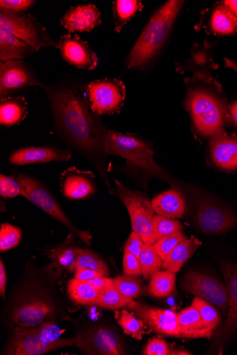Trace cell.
<instances>
[{
    "label": "cell",
    "instance_id": "1",
    "mask_svg": "<svg viewBox=\"0 0 237 355\" xmlns=\"http://www.w3.org/2000/svg\"><path fill=\"white\" fill-rule=\"evenodd\" d=\"M56 121L61 132L80 148L94 153L104 150V135L88 105L74 88H61L50 92Z\"/></svg>",
    "mask_w": 237,
    "mask_h": 355
},
{
    "label": "cell",
    "instance_id": "2",
    "mask_svg": "<svg viewBox=\"0 0 237 355\" xmlns=\"http://www.w3.org/2000/svg\"><path fill=\"white\" fill-rule=\"evenodd\" d=\"M186 107L198 135L213 139L224 132L227 108L221 96V87L212 77L193 76L185 80Z\"/></svg>",
    "mask_w": 237,
    "mask_h": 355
},
{
    "label": "cell",
    "instance_id": "3",
    "mask_svg": "<svg viewBox=\"0 0 237 355\" xmlns=\"http://www.w3.org/2000/svg\"><path fill=\"white\" fill-rule=\"evenodd\" d=\"M183 1L171 0L152 17L126 60L128 69H143L156 57L170 34Z\"/></svg>",
    "mask_w": 237,
    "mask_h": 355
},
{
    "label": "cell",
    "instance_id": "4",
    "mask_svg": "<svg viewBox=\"0 0 237 355\" xmlns=\"http://www.w3.org/2000/svg\"><path fill=\"white\" fill-rule=\"evenodd\" d=\"M104 151L108 155L122 157L131 166L155 175H163L154 159V151L152 145L133 135L108 131L105 134Z\"/></svg>",
    "mask_w": 237,
    "mask_h": 355
},
{
    "label": "cell",
    "instance_id": "5",
    "mask_svg": "<svg viewBox=\"0 0 237 355\" xmlns=\"http://www.w3.org/2000/svg\"><path fill=\"white\" fill-rule=\"evenodd\" d=\"M16 179L21 186L23 197L63 224L87 245H91L92 236L90 232L81 231L75 227L43 184L23 174H19Z\"/></svg>",
    "mask_w": 237,
    "mask_h": 355
},
{
    "label": "cell",
    "instance_id": "6",
    "mask_svg": "<svg viewBox=\"0 0 237 355\" xmlns=\"http://www.w3.org/2000/svg\"><path fill=\"white\" fill-rule=\"evenodd\" d=\"M0 28L38 51L43 47L59 49V44L50 37L46 28L28 14L0 9Z\"/></svg>",
    "mask_w": 237,
    "mask_h": 355
},
{
    "label": "cell",
    "instance_id": "7",
    "mask_svg": "<svg viewBox=\"0 0 237 355\" xmlns=\"http://www.w3.org/2000/svg\"><path fill=\"white\" fill-rule=\"evenodd\" d=\"M115 183L117 196L128 210L133 231L141 236L146 245H152L154 243L153 220L155 211L152 201L117 180Z\"/></svg>",
    "mask_w": 237,
    "mask_h": 355
},
{
    "label": "cell",
    "instance_id": "8",
    "mask_svg": "<svg viewBox=\"0 0 237 355\" xmlns=\"http://www.w3.org/2000/svg\"><path fill=\"white\" fill-rule=\"evenodd\" d=\"M181 288L186 293L209 302L216 306L223 315H227L229 306L227 287L215 277L208 274L190 271L183 277Z\"/></svg>",
    "mask_w": 237,
    "mask_h": 355
},
{
    "label": "cell",
    "instance_id": "9",
    "mask_svg": "<svg viewBox=\"0 0 237 355\" xmlns=\"http://www.w3.org/2000/svg\"><path fill=\"white\" fill-rule=\"evenodd\" d=\"M92 111L98 114H112L121 109L126 98L124 83L117 79L97 80L87 88Z\"/></svg>",
    "mask_w": 237,
    "mask_h": 355
},
{
    "label": "cell",
    "instance_id": "10",
    "mask_svg": "<svg viewBox=\"0 0 237 355\" xmlns=\"http://www.w3.org/2000/svg\"><path fill=\"white\" fill-rule=\"evenodd\" d=\"M79 344V336L74 338H60L49 343H44L35 329L17 327L8 347L6 354L41 355L61 347H78Z\"/></svg>",
    "mask_w": 237,
    "mask_h": 355
},
{
    "label": "cell",
    "instance_id": "11",
    "mask_svg": "<svg viewBox=\"0 0 237 355\" xmlns=\"http://www.w3.org/2000/svg\"><path fill=\"white\" fill-rule=\"evenodd\" d=\"M129 309L143 320L150 331L165 336L181 338L176 313L135 301Z\"/></svg>",
    "mask_w": 237,
    "mask_h": 355
},
{
    "label": "cell",
    "instance_id": "12",
    "mask_svg": "<svg viewBox=\"0 0 237 355\" xmlns=\"http://www.w3.org/2000/svg\"><path fill=\"white\" fill-rule=\"evenodd\" d=\"M78 336V347L88 354L122 355L127 353L120 336L108 327H99Z\"/></svg>",
    "mask_w": 237,
    "mask_h": 355
},
{
    "label": "cell",
    "instance_id": "13",
    "mask_svg": "<svg viewBox=\"0 0 237 355\" xmlns=\"http://www.w3.org/2000/svg\"><path fill=\"white\" fill-rule=\"evenodd\" d=\"M220 268L228 290L229 306L224 324L215 334L216 345L220 349L237 334V265L221 261Z\"/></svg>",
    "mask_w": 237,
    "mask_h": 355
},
{
    "label": "cell",
    "instance_id": "14",
    "mask_svg": "<svg viewBox=\"0 0 237 355\" xmlns=\"http://www.w3.org/2000/svg\"><path fill=\"white\" fill-rule=\"evenodd\" d=\"M56 312L54 303L48 298L33 297L19 304L13 313L17 327L32 328L51 320Z\"/></svg>",
    "mask_w": 237,
    "mask_h": 355
},
{
    "label": "cell",
    "instance_id": "15",
    "mask_svg": "<svg viewBox=\"0 0 237 355\" xmlns=\"http://www.w3.org/2000/svg\"><path fill=\"white\" fill-rule=\"evenodd\" d=\"M196 220L202 232L211 235L221 234L237 227V217L233 213L209 202L199 204Z\"/></svg>",
    "mask_w": 237,
    "mask_h": 355
},
{
    "label": "cell",
    "instance_id": "16",
    "mask_svg": "<svg viewBox=\"0 0 237 355\" xmlns=\"http://www.w3.org/2000/svg\"><path fill=\"white\" fill-rule=\"evenodd\" d=\"M28 85H40V83L22 60L0 63V94L2 96Z\"/></svg>",
    "mask_w": 237,
    "mask_h": 355
},
{
    "label": "cell",
    "instance_id": "17",
    "mask_svg": "<svg viewBox=\"0 0 237 355\" xmlns=\"http://www.w3.org/2000/svg\"><path fill=\"white\" fill-rule=\"evenodd\" d=\"M58 44L63 59L72 66L88 71L96 69L98 64L96 53L77 35H65Z\"/></svg>",
    "mask_w": 237,
    "mask_h": 355
},
{
    "label": "cell",
    "instance_id": "18",
    "mask_svg": "<svg viewBox=\"0 0 237 355\" xmlns=\"http://www.w3.org/2000/svg\"><path fill=\"white\" fill-rule=\"evenodd\" d=\"M94 175L91 172L74 167L65 171L60 178L62 191L71 200H84L96 192Z\"/></svg>",
    "mask_w": 237,
    "mask_h": 355
},
{
    "label": "cell",
    "instance_id": "19",
    "mask_svg": "<svg viewBox=\"0 0 237 355\" xmlns=\"http://www.w3.org/2000/svg\"><path fill=\"white\" fill-rule=\"evenodd\" d=\"M72 154L67 149L53 147H27L15 151L10 157V163L15 166L46 164L52 161L65 162Z\"/></svg>",
    "mask_w": 237,
    "mask_h": 355
},
{
    "label": "cell",
    "instance_id": "20",
    "mask_svg": "<svg viewBox=\"0 0 237 355\" xmlns=\"http://www.w3.org/2000/svg\"><path fill=\"white\" fill-rule=\"evenodd\" d=\"M60 24L70 35L90 32L101 24V13L94 5L72 7L60 19Z\"/></svg>",
    "mask_w": 237,
    "mask_h": 355
},
{
    "label": "cell",
    "instance_id": "21",
    "mask_svg": "<svg viewBox=\"0 0 237 355\" xmlns=\"http://www.w3.org/2000/svg\"><path fill=\"white\" fill-rule=\"evenodd\" d=\"M210 155L213 162L220 169H237V137L224 132L211 139Z\"/></svg>",
    "mask_w": 237,
    "mask_h": 355
},
{
    "label": "cell",
    "instance_id": "22",
    "mask_svg": "<svg viewBox=\"0 0 237 355\" xmlns=\"http://www.w3.org/2000/svg\"><path fill=\"white\" fill-rule=\"evenodd\" d=\"M199 26L219 35H231L237 32V20L223 3L204 12Z\"/></svg>",
    "mask_w": 237,
    "mask_h": 355
},
{
    "label": "cell",
    "instance_id": "23",
    "mask_svg": "<svg viewBox=\"0 0 237 355\" xmlns=\"http://www.w3.org/2000/svg\"><path fill=\"white\" fill-rule=\"evenodd\" d=\"M177 321L181 338L211 339L215 334L206 327L198 311L192 305L177 314Z\"/></svg>",
    "mask_w": 237,
    "mask_h": 355
},
{
    "label": "cell",
    "instance_id": "24",
    "mask_svg": "<svg viewBox=\"0 0 237 355\" xmlns=\"http://www.w3.org/2000/svg\"><path fill=\"white\" fill-rule=\"evenodd\" d=\"M215 66L210 49L203 45H195L191 50L190 57L179 64L177 70L181 73L193 72V76L212 77L211 70L215 69Z\"/></svg>",
    "mask_w": 237,
    "mask_h": 355
},
{
    "label": "cell",
    "instance_id": "25",
    "mask_svg": "<svg viewBox=\"0 0 237 355\" xmlns=\"http://www.w3.org/2000/svg\"><path fill=\"white\" fill-rule=\"evenodd\" d=\"M38 51L9 31L0 28V60L2 62L22 60Z\"/></svg>",
    "mask_w": 237,
    "mask_h": 355
},
{
    "label": "cell",
    "instance_id": "26",
    "mask_svg": "<svg viewBox=\"0 0 237 355\" xmlns=\"http://www.w3.org/2000/svg\"><path fill=\"white\" fill-rule=\"evenodd\" d=\"M152 205L156 214L167 218H181L186 212L185 201L180 193L175 190H169L160 193L153 199Z\"/></svg>",
    "mask_w": 237,
    "mask_h": 355
},
{
    "label": "cell",
    "instance_id": "27",
    "mask_svg": "<svg viewBox=\"0 0 237 355\" xmlns=\"http://www.w3.org/2000/svg\"><path fill=\"white\" fill-rule=\"evenodd\" d=\"M200 245L201 242L194 236L181 242L166 257L163 262L162 269L174 273L179 272Z\"/></svg>",
    "mask_w": 237,
    "mask_h": 355
},
{
    "label": "cell",
    "instance_id": "28",
    "mask_svg": "<svg viewBox=\"0 0 237 355\" xmlns=\"http://www.w3.org/2000/svg\"><path fill=\"white\" fill-rule=\"evenodd\" d=\"M27 107L24 96L2 98L0 102V123L13 126L20 123L28 114Z\"/></svg>",
    "mask_w": 237,
    "mask_h": 355
},
{
    "label": "cell",
    "instance_id": "29",
    "mask_svg": "<svg viewBox=\"0 0 237 355\" xmlns=\"http://www.w3.org/2000/svg\"><path fill=\"white\" fill-rule=\"evenodd\" d=\"M79 250V248L66 243L50 250L49 257L56 268L73 272L77 268Z\"/></svg>",
    "mask_w": 237,
    "mask_h": 355
},
{
    "label": "cell",
    "instance_id": "30",
    "mask_svg": "<svg viewBox=\"0 0 237 355\" xmlns=\"http://www.w3.org/2000/svg\"><path fill=\"white\" fill-rule=\"evenodd\" d=\"M67 293L74 302L81 305H95L99 295L89 282L76 278L67 284Z\"/></svg>",
    "mask_w": 237,
    "mask_h": 355
},
{
    "label": "cell",
    "instance_id": "31",
    "mask_svg": "<svg viewBox=\"0 0 237 355\" xmlns=\"http://www.w3.org/2000/svg\"><path fill=\"white\" fill-rule=\"evenodd\" d=\"M176 273L168 270L159 271L150 279L149 294L163 298L171 295L176 288Z\"/></svg>",
    "mask_w": 237,
    "mask_h": 355
},
{
    "label": "cell",
    "instance_id": "32",
    "mask_svg": "<svg viewBox=\"0 0 237 355\" xmlns=\"http://www.w3.org/2000/svg\"><path fill=\"white\" fill-rule=\"evenodd\" d=\"M138 0H117L113 3V13L115 21V31L120 32L131 18L143 9Z\"/></svg>",
    "mask_w": 237,
    "mask_h": 355
},
{
    "label": "cell",
    "instance_id": "33",
    "mask_svg": "<svg viewBox=\"0 0 237 355\" xmlns=\"http://www.w3.org/2000/svg\"><path fill=\"white\" fill-rule=\"evenodd\" d=\"M133 302V300L124 296L113 283L99 293L95 305L111 310L129 309Z\"/></svg>",
    "mask_w": 237,
    "mask_h": 355
},
{
    "label": "cell",
    "instance_id": "34",
    "mask_svg": "<svg viewBox=\"0 0 237 355\" xmlns=\"http://www.w3.org/2000/svg\"><path fill=\"white\" fill-rule=\"evenodd\" d=\"M117 324L121 327L124 333L133 338L141 340L146 334L147 327L142 320L135 313L127 309H122L117 318Z\"/></svg>",
    "mask_w": 237,
    "mask_h": 355
},
{
    "label": "cell",
    "instance_id": "35",
    "mask_svg": "<svg viewBox=\"0 0 237 355\" xmlns=\"http://www.w3.org/2000/svg\"><path fill=\"white\" fill-rule=\"evenodd\" d=\"M114 283L124 296L131 300L142 297L146 292L145 286L138 276L124 274L115 278Z\"/></svg>",
    "mask_w": 237,
    "mask_h": 355
},
{
    "label": "cell",
    "instance_id": "36",
    "mask_svg": "<svg viewBox=\"0 0 237 355\" xmlns=\"http://www.w3.org/2000/svg\"><path fill=\"white\" fill-rule=\"evenodd\" d=\"M192 306L199 312L206 327L213 332H215L221 324V316L218 310L209 302L200 297H195Z\"/></svg>",
    "mask_w": 237,
    "mask_h": 355
},
{
    "label": "cell",
    "instance_id": "37",
    "mask_svg": "<svg viewBox=\"0 0 237 355\" xmlns=\"http://www.w3.org/2000/svg\"><path fill=\"white\" fill-rule=\"evenodd\" d=\"M77 268L92 270L106 277L111 273L107 263L101 257L95 252L83 248L79 250Z\"/></svg>",
    "mask_w": 237,
    "mask_h": 355
},
{
    "label": "cell",
    "instance_id": "38",
    "mask_svg": "<svg viewBox=\"0 0 237 355\" xmlns=\"http://www.w3.org/2000/svg\"><path fill=\"white\" fill-rule=\"evenodd\" d=\"M140 262L142 276L147 280H150L152 277L161 271L163 261L154 251L151 245H145L140 257Z\"/></svg>",
    "mask_w": 237,
    "mask_h": 355
},
{
    "label": "cell",
    "instance_id": "39",
    "mask_svg": "<svg viewBox=\"0 0 237 355\" xmlns=\"http://www.w3.org/2000/svg\"><path fill=\"white\" fill-rule=\"evenodd\" d=\"M154 243L165 236L183 232L181 223L177 219L155 215L153 220Z\"/></svg>",
    "mask_w": 237,
    "mask_h": 355
},
{
    "label": "cell",
    "instance_id": "40",
    "mask_svg": "<svg viewBox=\"0 0 237 355\" xmlns=\"http://www.w3.org/2000/svg\"><path fill=\"white\" fill-rule=\"evenodd\" d=\"M187 236L180 232L170 236H165L151 245L154 251L164 261L166 257L182 241L187 240Z\"/></svg>",
    "mask_w": 237,
    "mask_h": 355
},
{
    "label": "cell",
    "instance_id": "41",
    "mask_svg": "<svg viewBox=\"0 0 237 355\" xmlns=\"http://www.w3.org/2000/svg\"><path fill=\"white\" fill-rule=\"evenodd\" d=\"M22 234L19 228L9 223H3L0 229V251L6 252L18 245Z\"/></svg>",
    "mask_w": 237,
    "mask_h": 355
},
{
    "label": "cell",
    "instance_id": "42",
    "mask_svg": "<svg viewBox=\"0 0 237 355\" xmlns=\"http://www.w3.org/2000/svg\"><path fill=\"white\" fill-rule=\"evenodd\" d=\"M35 329V331L44 343H53L60 339L63 331L61 330L57 325L52 321H47L44 324L36 327H32Z\"/></svg>",
    "mask_w": 237,
    "mask_h": 355
},
{
    "label": "cell",
    "instance_id": "43",
    "mask_svg": "<svg viewBox=\"0 0 237 355\" xmlns=\"http://www.w3.org/2000/svg\"><path fill=\"white\" fill-rule=\"evenodd\" d=\"M22 195V188L17 179L1 175V177H0V196L4 198L10 199Z\"/></svg>",
    "mask_w": 237,
    "mask_h": 355
},
{
    "label": "cell",
    "instance_id": "44",
    "mask_svg": "<svg viewBox=\"0 0 237 355\" xmlns=\"http://www.w3.org/2000/svg\"><path fill=\"white\" fill-rule=\"evenodd\" d=\"M174 349L163 339L154 338L148 342L143 354L146 355H172Z\"/></svg>",
    "mask_w": 237,
    "mask_h": 355
},
{
    "label": "cell",
    "instance_id": "45",
    "mask_svg": "<svg viewBox=\"0 0 237 355\" xmlns=\"http://www.w3.org/2000/svg\"><path fill=\"white\" fill-rule=\"evenodd\" d=\"M123 270L124 274L135 276L142 275L140 258L124 250L123 257Z\"/></svg>",
    "mask_w": 237,
    "mask_h": 355
},
{
    "label": "cell",
    "instance_id": "46",
    "mask_svg": "<svg viewBox=\"0 0 237 355\" xmlns=\"http://www.w3.org/2000/svg\"><path fill=\"white\" fill-rule=\"evenodd\" d=\"M36 3L32 0H1L0 9L23 12L31 9Z\"/></svg>",
    "mask_w": 237,
    "mask_h": 355
},
{
    "label": "cell",
    "instance_id": "47",
    "mask_svg": "<svg viewBox=\"0 0 237 355\" xmlns=\"http://www.w3.org/2000/svg\"><path fill=\"white\" fill-rule=\"evenodd\" d=\"M145 245L141 236L138 233L133 232L125 243L124 250L140 258Z\"/></svg>",
    "mask_w": 237,
    "mask_h": 355
},
{
    "label": "cell",
    "instance_id": "48",
    "mask_svg": "<svg viewBox=\"0 0 237 355\" xmlns=\"http://www.w3.org/2000/svg\"><path fill=\"white\" fill-rule=\"evenodd\" d=\"M88 282H89V283L100 293L113 284L114 283V279H111L108 277L100 276Z\"/></svg>",
    "mask_w": 237,
    "mask_h": 355
},
{
    "label": "cell",
    "instance_id": "49",
    "mask_svg": "<svg viewBox=\"0 0 237 355\" xmlns=\"http://www.w3.org/2000/svg\"><path fill=\"white\" fill-rule=\"evenodd\" d=\"M103 275L86 268H77L75 271V278L83 281H90Z\"/></svg>",
    "mask_w": 237,
    "mask_h": 355
},
{
    "label": "cell",
    "instance_id": "50",
    "mask_svg": "<svg viewBox=\"0 0 237 355\" xmlns=\"http://www.w3.org/2000/svg\"><path fill=\"white\" fill-rule=\"evenodd\" d=\"M7 272L3 260L0 261V295L6 299L7 286Z\"/></svg>",
    "mask_w": 237,
    "mask_h": 355
},
{
    "label": "cell",
    "instance_id": "51",
    "mask_svg": "<svg viewBox=\"0 0 237 355\" xmlns=\"http://www.w3.org/2000/svg\"><path fill=\"white\" fill-rule=\"evenodd\" d=\"M228 113L231 123L237 128V100L234 101L229 105Z\"/></svg>",
    "mask_w": 237,
    "mask_h": 355
},
{
    "label": "cell",
    "instance_id": "52",
    "mask_svg": "<svg viewBox=\"0 0 237 355\" xmlns=\"http://www.w3.org/2000/svg\"><path fill=\"white\" fill-rule=\"evenodd\" d=\"M222 3L231 11L237 20V0H227Z\"/></svg>",
    "mask_w": 237,
    "mask_h": 355
},
{
    "label": "cell",
    "instance_id": "53",
    "mask_svg": "<svg viewBox=\"0 0 237 355\" xmlns=\"http://www.w3.org/2000/svg\"><path fill=\"white\" fill-rule=\"evenodd\" d=\"M225 67L228 69L237 72V62L230 60L229 58H224Z\"/></svg>",
    "mask_w": 237,
    "mask_h": 355
},
{
    "label": "cell",
    "instance_id": "54",
    "mask_svg": "<svg viewBox=\"0 0 237 355\" xmlns=\"http://www.w3.org/2000/svg\"><path fill=\"white\" fill-rule=\"evenodd\" d=\"M191 352L182 349H174L172 355H190Z\"/></svg>",
    "mask_w": 237,
    "mask_h": 355
}]
</instances>
